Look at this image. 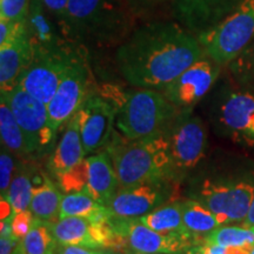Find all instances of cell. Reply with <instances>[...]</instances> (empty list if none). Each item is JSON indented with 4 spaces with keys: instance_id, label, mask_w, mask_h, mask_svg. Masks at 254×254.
Listing matches in <instances>:
<instances>
[{
    "instance_id": "1",
    "label": "cell",
    "mask_w": 254,
    "mask_h": 254,
    "mask_svg": "<svg viewBox=\"0 0 254 254\" xmlns=\"http://www.w3.org/2000/svg\"><path fill=\"white\" fill-rule=\"evenodd\" d=\"M204 55L183 25L160 21L133 32L118 47L116 63L132 86L161 91Z\"/></svg>"
},
{
    "instance_id": "2",
    "label": "cell",
    "mask_w": 254,
    "mask_h": 254,
    "mask_svg": "<svg viewBox=\"0 0 254 254\" xmlns=\"http://www.w3.org/2000/svg\"><path fill=\"white\" fill-rule=\"evenodd\" d=\"M132 13L124 0H69L59 28L68 41L110 43L128 32Z\"/></svg>"
},
{
    "instance_id": "3",
    "label": "cell",
    "mask_w": 254,
    "mask_h": 254,
    "mask_svg": "<svg viewBox=\"0 0 254 254\" xmlns=\"http://www.w3.org/2000/svg\"><path fill=\"white\" fill-rule=\"evenodd\" d=\"M107 151L120 187L167 179L173 172L165 128L135 140L116 134L107 145Z\"/></svg>"
},
{
    "instance_id": "4",
    "label": "cell",
    "mask_w": 254,
    "mask_h": 254,
    "mask_svg": "<svg viewBox=\"0 0 254 254\" xmlns=\"http://www.w3.org/2000/svg\"><path fill=\"white\" fill-rule=\"evenodd\" d=\"M101 95L116 106V125L128 140L163 131L182 112L160 91L151 88L123 91L107 86Z\"/></svg>"
},
{
    "instance_id": "5",
    "label": "cell",
    "mask_w": 254,
    "mask_h": 254,
    "mask_svg": "<svg viewBox=\"0 0 254 254\" xmlns=\"http://www.w3.org/2000/svg\"><path fill=\"white\" fill-rule=\"evenodd\" d=\"M254 39V0H243L211 30L198 34L204 53L218 65L231 64Z\"/></svg>"
},
{
    "instance_id": "6",
    "label": "cell",
    "mask_w": 254,
    "mask_h": 254,
    "mask_svg": "<svg viewBox=\"0 0 254 254\" xmlns=\"http://www.w3.org/2000/svg\"><path fill=\"white\" fill-rule=\"evenodd\" d=\"M78 57L67 46L34 51L32 63L25 69L18 86L47 105Z\"/></svg>"
},
{
    "instance_id": "7",
    "label": "cell",
    "mask_w": 254,
    "mask_h": 254,
    "mask_svg": "<svg viewBox=\"0 0 254 254\" xmlns=\"http://www.w3.org/2000/svg\"><path fill=\"white\" fill-rule=\"evenodd\" d=\"M23 129L28 153H41L53 144L57 132L50 123L47 105L20 86L1 92Z\"/></svg>"
},
{
    "instance_id": "8",
    "label": "cell",
    "mask_w": 254,
    "mask_h": 254,
    "mask_svg": "<svg viewBox=\"0 0 254 254\" xmlns=\"http://www.w3.org/2000/svg\"><path fill=\"white\" fill-rule=\"evenodd\" d=\"M113 230L126 239L134 253L142 254H180L190 247L204 243L198 236L184 233H160L139 221V219H119L110 214Z\"/></svg>"
},
{
    "instance_id": "9",
    "label": "cell",
    "mask_w": 254,
    "mask_h": 254,
    "mask_svg": "<svg viewBox=\"0 0 254 254\" xmlns=\"http://www.w3.org/2000/svg\"><path fill=\"white\" fill-rule=\"evenodd\" d=\"M168 155L174 170H190L204 158L207 135L201 120L182 111L165 127Z\"/></svg>"
},
{
    "instance_id": "10",
    "label": "cell",
    "mask_w": 254,
    "mask_h": 254,
    "mask_svg": "<svg viewBox=\"0 0 254 254\" xmlns=\"http://www.w3.org/2000/svg\"><path fill=\"white\" fill-rule=\"evenodd\" d=\"M195 200L211 209L225 225L245 221L254 199V185L250 182L201 184Z\"/></svg>"
},
{
    "instance_id": "11",
    "label": "cell",
    "mask_w": 254,
    "mask_h": 254,
    "mask_svg": "<svg viewBox=\"0 0 254 254\" xmlns=\"http://www.w3.org/2000/svg\"><path fill=\"white\" fill-rule=\"evenodd\" d=\"M90 75L84 60L79 56L66 73L53 98L47 104L50 123L56 132L68 123L88 97Z\"/></svg>"
},
{
    "instance_id": "12",
    "label": "cell",
    "mask_w": 254,
    "mask_h": 254,
    "mask_svg": "<svg viewBox=\"0 0 254 254\" xmlns=\"http://www.w3.org/2000/svg\"><path fill=\"white\" fill-rule=\"evenodd\" d=\"M220 65L211 58H200L160 92L180 111L190 109L217 80Z\"/></svg>"
},
{
    "instance_id": "13",
    "label": "cell",
    "mask_w": 254,
    "mask_h": 254,
    "mask_svg": "<svg viewBox=\"0 0 254 254\" xmlns=\"http://www.w3.org/2000/svg\"><path fill=\"white\" fill-rule=\"evenodd\" d=\"M171 190L166 179L120 187L109 204L110 214L119 219H139L166 204Z\"/></svg>"
},
{
    "instance_id": "14",
    "label": "cell",
    "mask_w": 254,
    "mask_h": 254,
    "mask_svg": "<svg viewBox=\"0 0 254 254\" xmlns=\"http://www.w3.org/2000/svg\"><path fill=\"white\" fill-rule=\"evenodd\" d=\"M85 153L109 144L116 124V106L103 95H88L77 113Z\"/></svg>"
},
{
    "instance_id": "15",
    "label": "cell",
    "mask_w": 254,
    "mask_h": 254,
    "mask_svg": "<svg viewBox=\"0 0 254 254\" xmlns=\"http://www.w3.org/2000/svg\"><path fill=\"white\" fill-rule=\"evenodd\" d=\"M33 59V47L26 20L18 21L12 36L0 44V90L7 92L18 86L19 80Z\"/></svg>"
},
{
    "instance_id": "16",
    "label": "cell",
    "mask_w": 254,
    "mask_h": 254,
    "mask_svg": "<svg viewBox=\"0 0 254 254\" xmlns=\"http://www.w3.org/2000/svg\"><path fill=\"white\" fill-rule=\"evenodd\" d=\"M180 25L202 33L227 17L243 0H170Z\"/></svg>"
},
{
    "instance_id": "17",
    "label": "cell",
    "mask_w": 254,
    "mask_h": 254,
    "mask_svg": "<svg viewBox=\"0 0 254 254\" xmlns=\"http://www.w3.org/2000/svg\"><path fill=\"white\" fill-rule=\"evenodd\" d=\"M220 119L233 134L254 142V94L232 92L221 105Z\"/></svg>"
},
{
    "instance_id": "18",
    "label": "cell",
    "mask_w": 254,
    "mask_h": 254,
    "mask_svg": "<svg viewBox=\"0 0 254 254\" xmlns=\"http://www.w3.org/2000/svg\"><path fill=\"white\" fill-rule=\"evenodd\" d=\"M88 184L86 193L106 206L120 189V184L110 155L99 153L86 158Z\"/></svg>"
},
{
    "instance_id": "19",
    "label": "cell",
    "mask_w": 254,
    "mask_h": 254,
    "mask_svg": "<svg viewBox=\"0 0 254 254\" xmlns=\"http://www.w3.org/2000/svg\"><path fill=\"white\" fill-rule=\"evenodd\" d=\"M85 155L86 153L82 145L78 117L77 114H74L66 126L59 144L51 155L49 168L53 174L60 177L75 165L81 163L85 159Z\"/></svg>"
},
{
    "instance_id": "20",
    "label": "cell",
    "mask_w": 254,
    "mask_h": 254,
    "mask_svg": "<svg viewBox=\"0 0 254 254\" xmlns=\"http://www.w3.org/2000/svg\"><path fill=\"white\" fill-rule=\"evenodd\" d=\"M62 194L49 178L44 177L43 182L34 185L32 190L30 208L34 217L46 222H55L59 219Z\"/></svg>"
},
{
    "instance_id": "21",
    "label": "cell",
    "mask_w": 254,
    "mask_h": 254,
    "mask_svg": "<svg viewBox=\"0 0 254 254\" xmlns=\"http://www.w3.org/2000/svg\"><path fill=\"white\" fill-rule=\"evenodd\" d=\"M82 217L94 221L105 220L110 217L107 207L85 192L66 193L62 196L59 218Z\"/></svg>"
},
{
    "instance_id": "22",
    "label": "cell",
    "mask_w": 254,
    "mask_h": 254,
    "mask_svg": "<svg viewBox=\"0 0 254 254\" xmlns=\"http://www.w3.org/2000/svg\"><path fill=\"white\" fill-rule=\"evenodd\" d=\"M185 228L194 236H207L212 231L225 225L217 214L195 199L180 201Z\"/></svg>"
},
{
    "instance_id": "23",
    "label": "cell",
    "mask_w": 254,
    "mask_h": 254,
    "mask_svg": "<svg viewBox=\"0 0 254 254\" xmlns=\"http://www.w3.org/2000/svg\"><path fill=\"white\" fill-rule=\"evenodd\" d=\"M139 221L160 233H184L185 228L180 201L166 202L150 213L139 218Z\"/></svg>"
},
{
    "instance_id": "24",
    "label": "cell",
    "mask_w": 254,
    "mask_h": 254,
    "mask_svg": "<svg viewBox=\"0 0 254 254\" xmlns=\"http://www.w3.org/2000/svg\"><path fill=\"white\" fill-rule=\"evenodd\" d=\"M204 241L209 245L220 247H244L254 246V226L247 225H222L204 237Z\"/></svg>"
},
{
    "instance_id": "25",
    "label": "cell",
    "mask_w": 254,
    "mask_h": 254,
    "mask_svg": "<svg viewBox=\"0 0 254 254\" xmlns=\"http://www.w3.org/2000/svg\"><path fill=\"white\" fill-rule=\"evenodd\" d=\"M0 134L6 150L18 154H28L23 129L19 126L7 100L2 95L0 98Z\"/></svg>"
},
{
    "instance_id": "26",
    "label": "cell",
    "mask_w": 254,
    "mask_h": 254,
    "mask_svg": "<svg viewBox=\"0 0 254 254\" xmlns=\"http://www.w3.org/2000/svg\"><path fill=\"white\" fill-rule=\"evenodd\" d=\"M20 244L25 254H52L58 245L51 230V222L39 219H37L26 237L20 240Z\"/></svg>"
},
{
    "instance_id": "27",
    "label": "cell",
    "mask_w": 254,
    "mask_h": 254,
    "mask_svg": "<svg viewBox=\"0 0 254 254\" xmlns=\"http://www.w3.org/2000/svg\"><path fill=\"white\" fill-rule=\"evenodd\" d=\"M32 190H33V185L27 173L20 171L15 174L9 185L7 195L5 196L11 204L14 214L30 208Z\"/></svg>"
},
{
    "instance_id": "28",
    "label": "cell",
    "mask_w": 254,
    "mask_h": 254,
    "mask_svg": "<svg viewBox=\"0 0 254 254\" xmlns=\"http://www.w3.org/2000/svg\"><path fill=\"white\" fill-rule=\"evenodd\" d=\"M230 65L237 80L254 91V39Z\"/></svg>"
},
{
    "instance_id": "29",
    "label": "cell",
    "mask_w": 254,
    "mask_h": 254,
    "mask_svg": "<svg viewBox=\"0 0 254 254\" xmlns=\"http://www.w3.org/2000/svg\"><path fill=\"white\" fill-rule=\"evenodd\" d=\"M58 178L60 187L65 193H86L88 184L86 159Z\"/></svg>"
},
{
    "instance_id": "30",
    "label": "cell",
    "mask_w": 254,
    "mask_h": 254,
    "mask_svg": "<svg viewBox=\"0 0 254 254\" xmlns=\"http://www.w3.org/2000/svg\"><path fill=\"white\" fill-rule=\"evenodd\" d=\"M31 0H0V19L24 21L28 17Z\"/></svg>"
},
{
    "instance_id": "31",
    "label": "cell",
    "mask_w": 254,
    "mask_h": 254,
    "mask_svg": "<svg viewBox=\"0 0 254 254\" xmlns=\"http://www.w3.org/2000/svg\"><path fill=\"white\" fill-rule=\"evenodd\" d=\"M7 151L1 150V154H0V190H1V198H5L7 195L14 172V160Z\"/></svg>"
},
{
    "instance_id": "32",
    "label": "cell",
    "mask_w": 254,
    "mask_h": 254,
    "mask_svg": "<svg viewBox=\"0 0 254 254\" xmlns=\"http://www.w3.org/2000/svg\"><path fill=\"white\" fill-rule=\"evenodd\" d=\"M36 220L37 218L32 213L31 209H25V211L14 214L13 219H12V233H13V236L18 240H23L28 232L31 231V228L33 227Z\"/></svg>"
},
{
    "instance_id": "33",
    "label": "cell",
    "mask_w": 254,
    "mask_h": 254,
    "mask_svg": "<svg viewBox=\"0 0 254 254\" xmlns=\"http://www.w3.org/2000/svg\"><path fill=\"white\" fill-rule=\"evenodd\" d=\"M40 1L47 13L53 18L59 27V23L65 14L69 0H40Z\"/></svg>"
},
{
    "instance_id": "34",
    "label": "cell",
    "mask_w": 254,
    "mask_h": 254,
    "mask_svg": "<svg viewBox=\"0 0 254 254\" xmlns=\"http://www.w3.org/2000/svg\"><path fill=\"white\" fill-rule=\"evenodd\" d=\"M56 254H104L105 250L77 245H57Z\"/></svg>"
},
{
    "instance_id": "35",
    "label": "cell",
    "mask_w": 254,
    "mask_h": 254,
    "mask_svg": "<svg viewBox=\"0 0 254 254\" xmlns=\"http://www.w3.org/2000/svg\"><path fill=\"white\" fill-rule=\"evenodd\" d=\"M124 1L129 6V8L134 13H139V12H146L147 9L154 8L163 0H124Z\"/></svg>"
},
{
    "instance_id": "36",
    "label": "cell",
    "mask_w": 254,
    "mask_h": 254,
    "mask_svg": "<svg viewBox=\"0 0 254 254\" xmlns=\"http://www.w3.org/2000/svg\"><path fill=\"white\" fill-rule=\"evenodd\" d=\"M186 254H225V247L209 245L204 241V243L190 247Z\"/></svg>"
},
{
    "instance_id": "37",
    "label": "cell",
    "mask_w": 254,
    "mask_h": 254,
    "mask_svg": "<svg viewBox=\"0 0 254 254\" xmlns=\"http://www.w3.org/2000/svg\"><path fill=\"white\" fill-rule=\"evenodd\" d=\"M20 243L14 236L0 237V254H13L14 250Z\"/></svg>"
},
{
    "instance_id": "38",
    "label": "cell",
    "mask_w": 254,
    "mask_h": 254,
    "mask_svg": "<svg viewBox=\"0 0 254 254\" xmlns=\"http://www.w3.org/2000/svg\"><path fill=\"white\" fill-rule=\"evenodd\" d=\"M18 21H9L5 19H0V44L5 43L12 36L17 26Z\"/></svg>"
},
{
    "instance_id": "39",
    "label": "cell",
    "mask_w": 254,
    "mask_h": 254,
    "mask_svg": "<svg viewBox=\"0 0 254 254\" xmlns=\"http://www.w3.org/2000/svg\"><path fill=\"white\" fill-rule=\"evenodd\" d=\"M243 224L247 225V226H254V199L252 205H251L249 214H247L245 221H243Z\"/></svg>"
},
{
    "instance_id": "40",
    "label": "cell",
    "mask_w": 254,
    "mask_h": 254,
    "mask_svg": "<svg viewBox=\"0 0 254 254\" xmlns=\"http://www.w3.org/2000/svg\"><path fill=\"white\" fill-rule=\"evenodd\" d=\"M13 254H25L24 250H23V246H21V244H20V243H19V245L17 246V249L14 250Z\"/></svg>"
},
{
    "instance_id": "41",
    "label": "cell",
    "mask_w": 254,
    "mask_h": 254,
    "mask_svg": "<svg viewBox=\"0 0 254 254\" xmlns=\"http://www.w3.org/2000/svg\"><path fill=\"white\" fill-rule=\"evenodd\" d=\"M104 254H119V253H117V252H114V251L109 250V251H105Z\"/></svg>"
},
{
    "instance_id": "42",
    "label": "cell",
    "mask_w": 254,
    "mask_h": 254,
    "mask_svg": "<svg viewBox=\"0 0 254 254\" xmlns=\"http://www.w3.org/2000/svg\"><path fill=\"white\" fill-rule=\"evenodd\" d=\"M250 254H254V246L250 249Z\"/></svg>"
},
{
    "instance_id": "43",
    "label": "cell",
    "mask_w": 254,
    "mask_h": 254,
    "mask_svg": "<svg viewBox=\"0 0 254 254\" xmlns=\"http://www.w3.org/2000/svg\"><path fill=\"white\" fill-rule=\"evenodd\" d=\"M134 254H142V253H134Z\"/></svg>"
},
{
    "instance_id": "44",
    "label": "cell",
    "mask_w": 254,
    "mask_h": 254,
    "mask_svg": "<svg viewBox=\"0 0 254 254\" xmlns=\"http://www.w3.org/2000/svg\"><path fill=\"white\" fill-rule=\"evenodd\" d=\"M52 254H56V253H52Z\"/></svg>"
}]
</instances>
